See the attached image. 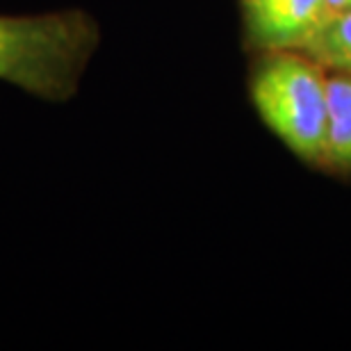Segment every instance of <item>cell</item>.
I'll list each match as a JSON object with an SVG mask.
<instances>
[{
    "label": "cell",
    "mask_w": 351,
    "mask_h": 351,
    "mask_svg": "<svg viewBox=\"0 0 351 351\" xmlns=\"http://www.w3.org/2000/svg\"><path fill=\"white\" fill-rule=\"evenodd\" d=\"M98 44L85 12L0 16V80L44 101H69Z\"/></svg>",
    "instance_id": "obj_1"
},
{
    "label": "cell",
    "mask_w": 351,
    "mask_h": 351,
    "mask_svg": "<svg viewBox=\"0 0 351 351\" xmlns=\"http://www.w3.org/2000/svg\"><path fill=\"white\" fill-rule=\"evenodd\" d=\"M258 114L271 132L311 162L326 151V80L319 69L299 55L276 53L265 60L251 82Z\"/></svg>",
    "instance_id": "obj_2"
},
{
    "label": "cell",
    "mask_w": 351,
    "mask_h": 351,
    "mask_svg": "<svg viewBox=\"0 0 351 351\" xmlns=\"http://www.w3.org/2000/svg\"><path fill=\"white\" fill-rule=\"evenodd\" d=\"M249 37L269 51L301 48L328 19L324 0H242Z\"/></svg>",
    "instance_id": "obj_3"
},
{
    "label": "cell",
    "mask_w": 351,
    "mask_h": 351,
    "mask_svg": "<svg viewBox=\"0 0 351 351\" xmlns=\"http://www.w3.org/2000/svg\"><path fill=\"white\" fill-rule=\"evenodd\" d=\"M326 151L324 160L351 171V73L326 82Z\"/></svg>",
    "instance_id": "obj_4"
},
{
    "label": "cell",
    "mask_w": 351,
    "mask_h": 351,
    "mask_svg": "<svg viewBox=\"0 0 351 351\" xmlns=\"http://www.w3.org/2000/svg\"><path fill=\"white\" fill-rule=\"evenodd\" d=\"M301 51L319 64L351 73V12L328 16L301 44Z\"/></svg>",
    "instance_id": "obj_5"
},
{
    "label": "cell",
    "mask_w": 351,
    "mask_h": 351,
    "mask_svg": "<svg viewBox=\"0 0 351 351\" xmlns=\"http://www.w3.org/2000/svg\"><path fill=\"white\" fill-rule=\"evenodd\" d=\"M328 16H338V14L351 12V0H324Z\"/></svg>",
    "instance_id": "obj_6"
}]
</instances>
